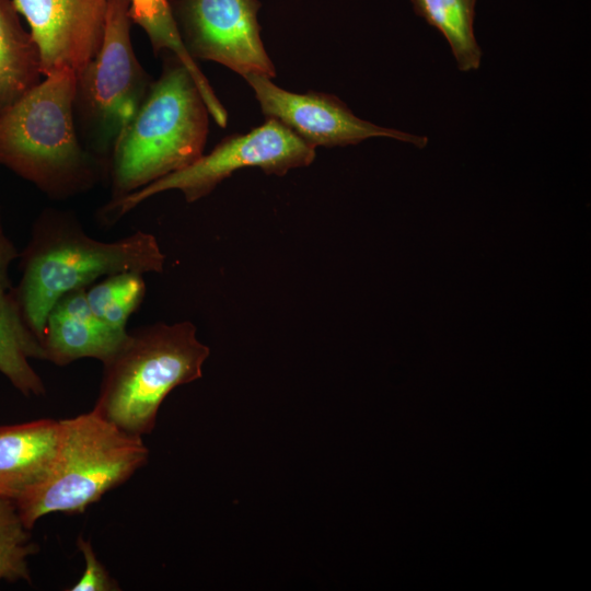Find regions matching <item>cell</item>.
Returning a JSON list of instances; mask_svg holds the SVG:
<instances>
[{
    "label": "cell",
    "instance_id": "obj_1",
    "mask_svg": "<svg viewBox=\"0 0 591 591\" xmlns=\"http://www.w3.org/2000/svg\"><path fill=\"white\" fill-rule=\"evenodd\" d=\"M22 276L13 289L23 316L43 344L48 312L68 291L123 271L162 273L165 255L154 235L137 231L114 242L88 235L77 217L46 209L20 254Z\"/></svg>",
    "mask_w": 591,
    "mask_h": 591
},
{
    "label": "cell",
    "instance_id": "obj_2",
    "mask_svg": "<svg viewBox=\"0 0 591 591\" xmlns=\"http://www.w3.org/2000/svg\"><path fill=\"white\" fill-rule=\"evenodd\" d=\"M74 91L76 72L62 69L0 111V165L56 200L82 194L106 175L79 137Z\"/></svg>",
    "mask_w": 591,
    "mask_h": 591
},
{
    "label": "cell",
    "instance_id": "obj_3",
    "mask_svg": "<svg viewBox=\"0 0 591 591\" xmlns=\"http://www.w3.org/2000/svg\"><path fill=\"white\" fill-rule=\"evenodd\" d=\"M209 112L188 69L165 53L163 70L107 163L111 201L179 171L204 153Z\"/></svg>",
    "mask_w": 591,
    "mask_h": 591
},
{
    "label": "cell",
    "instance_id": "obj_4",
    "mask_svg": "<svg viewBox=\"0 0 591 591\" xmlns=\"http://www.w3.org/2000/svg\"><path fill=\"white\" fill-rule=\"evenodd\" d=\"M209 354L188 321L159 322L128 332L120 348L103 363L93 409L128 433L149 434L165 397L200 379Z\"/></svg>",
    "mask_w": 591,
    "mask_h": 591
},
{
    "label": "cell",
    "instance_id": "obj_5",
    "mask_svg": "<svg viewBox=\"0 0 591 591\" xmlns=\"http://www.w3.org/2000/svg\"><path fill=\"white\" fill-rule=\"evenodd\" d=\"M60 448L53 472L15 501L31 530L49 513L84 512L149 459L142 437L124 431L94 409L60 419Z\"/></svg>",
    "mask_w": 591,
    "mask_h": 591
},
{
    "label": "cell",
    "instance_id": "obj_6",
    "mask_svg": "<svg viewBox=\"0 0 591 591\" xmlns=\"http://www.w3.org/2000/svg\"><path fill=\"white\" fill-rule=\"evenodd\" d=\"M129 0H109L102 44L76 73L73 114L84 147L107 163L120 134L136 115L151 78L134 51Z\"/></svg>",
    "mask_w": 591,
    "mask_h": 591
},
{
    "label": "cell",
    "instance_id": "obj_7",
    "mask_svg": "<svg viewBox=\"0 0 591 591\" xmlns=\"http://www.w3.org/2000/svg\"><path fill=\"white\" fill-rule=\"evenodd\" d=\"M315 148L276 119L266 121L247 134L222 139L212 151L188 166L123 197L109 201L101 210V219L112 224L148 198L177 189L187 202L210 194L217 185L244 167H258L266 174L285 175L291 169L310 165Z\"/></svg>",
    "mask_w": 591,
    "mask_h": 591
},
{
    "label": "cell",
    "instance_id": "obj_8",
    "mask_svg": "<svg viewBox=\"0 0 591 591\" xmlns=\"http://www.w3.org/2000/svg\"><path fill=\"white\" fill-rule=\"evenodd\" d=\"M170 5L195 61H216L242 77L276 76L260 37L257 0H171Z\"/></svg>",
    "mask_w": 591,
    "mask_h": 591
},
{
    "label": "cell",
    "instance_id": "obj_9",
    "mask_svg": "<svg viewBox=\"0 0 591 591\" xmlns=\"http://www.w3.org/2000/svg\"><path fill=\"white\" fill-rule=\"evenodd\" d=\"M243 78L253 89L267 118L278 120L314 148L357 144L373 137L393 138L419 148L428 142L425 136L385 128L357 117L335 95L314 91L290 92L259 74Z\"/></svg>",
    "mask_w": 591,
    "mask_h": 591
},
{
    "label": "cell",
    "instance_id": "obj_10",
    "mask_svg": "<svg viewBox=\"0 0 591 591\" xmlns=\"http://www.w3.org/2000/svg\"><path fill=\"white\" fill-rule=\"evenodd\" d=\"M38 48L42 73H76L97 53L109 0H12Z\"/></svg>",
    "mask_w": 591,
    "mask_h": 591
},
{
    "label": "cell",
    "instance_id": "obj_11",
    "mask_svg": "<svg viewBox=\"0 0 591 591\" xmlns=\"http://www.w3.org/2000/svg\"><path fill=\"white\" fill-rule=\"evenodd\" d=\"M85 288L62 294L48 312L43 338L46 360L63 367L82 358L102 363L125 341L128 331L116 332L102 323L89 308Z\"/></svg>",
    "mask_w": 591,
    "mask_h": 591
},
{
    "label": "cell",
    "instance_id": "obj_12",
    "mask_svg": "<svg viewBox=\"0 0 591 591\" xmlns=\"http://www.w3.org/2000/svg\"><path fill=\"white\" fill-rule=\"evenodd\" d=\"M60 438L56 419L0 426V496L16 501L44 483L57 461Z\"/></svg>",
    "mask_w": 591,
    "mask_h": 591
},
{
    "label": "cell",
    "instance_id": "obj_13",
    "mask_svg": "<svg viewBox=\"0 0 591 591\" xmlns=\"http://www.w3.org/2000/svg\"><path fill=\"white\" fill-rule=\"evenodd\" d=\"M31 359L46 360L40 339L26 323L13 289H0V373L24 396L46 393Z\"/></svg>",
    "mask_w": 591,
    "mask_h": 591
},
{
    "label": "cell",
    "instance_id": "obj_14",
    "mask_svg": "<svg viewBox=\"0 0 591 591\" xmlns=\"http://www.w3.org/2000/svg\"><path fill=\"white\" fill-rule=\"evenodd\" d=\"M38 48L12 0H0V111L40 81Z\"/></svg>",
    "mask_w": 591,
    "mask_h": 591
},
{
    "label": "cell",
    "instance_id": "obj_15",
    "mask_svg": "<svg viewBox=\"0 0 591 591\" xmlns=\"http://www.w3.org/2000/svg\"><path fill=\"white\" fill-rule=\"evenodd\" d=\"M129 14L147 33L155 55L171 53L188 69L204 101L209 115L224 128L228 113L220 103L209 81L190 57L181 38L169 0H129Z\"/></svg>",
    "mask_w": 591,
    "mask_h": 591
},
{
    "label": "cell",
    "instance_id": "obj_16",
    "mask_svg": "<svg viewBox=\"0 0 591 591\" xmlns=\"http://www.w3.org/2000/svg\"><path fill=\"white\" fill-rule=\"evenodd\" d=\"M414 11L438 28L461 71L476 70L483 51L474 34L476 0H410Z\"/></svg>",
    "mask_w": 591,
    "mask_h": 591
},
{
    "label": "cell",
    "instance_id": "obj_17",
    "mask_svg": "<svg viewBox=\"0 0 591 591\" xmlns=\"http://www.w3.org/2000/svg\"><path fill=\"white\" fill-rule=\"evenodd\" d=\"M143 274L123 271L106 276L104 280L85 290L92 313L109 328L125 333L130 315L146 297Z\"/></svg>",
    "mask_w": 591,
    "mask_h": 591
},
{
    "label": "cell",
    "instance_id": "obj_18",
    "mask_svg": "<svg viewBox=\"0 0 591 591\" xmlns=\"http://www.w3.org/2000/svg\"><path fill=\"white\" fill-rule=\"evenodd\" d=\"M39 546L26 528L16 502L0 496V582H32L28 557L37 554Z\"/></svg>",
    "mask_w": 591,
    "mask_h": 591
},
{
    "label": "cell",
    "instance_id": "obj_19",
    "mask_svg": "<svg viewBox=\"0 0 591 591\" xmlns=\"http://www.w3.org/2000/svg\"><path fill=\"white\" fill-rule=\"evenodd\" d=\"M77 546L83 555L85 567L80 579L68 591H117L118 583L109 576L105 566L99 560L93 545L83 536L77 540Z\"/></svg>",
    "mask_w": 591,
    "mask_h": 591
},
{
    "label": "cell",
    "instance_id": "obj_20",
    "mask_svg": "<svg viewBox=\"0 0 591 591\" xmlns=\"http://www.w3.org/2000/svg\"><path fill=\"white\" fill-rule=\"evenodd\" d=\"M18 257H20L19 251L3 231L0 212V289L9 290L12 288L9 279V267Z\"/></svg>",
    "mask_w": 591,
    "mask_h": 591
}]
</instances>
